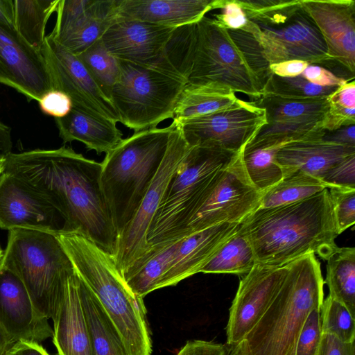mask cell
Listing matches in <instances>:
<instances>
[{"instance_id": "cell-1", "label": "cell", "mask_w": 355, "mask_h": 355, "mask_svg": "<svg viewBox=\"0 0 355 355\" xmlns=\"http://www.w3.org/2000/svg\"><path fill=\"white\" fill-rule=\"evenodd\" d=\"M4 172L21 180L54 208L63 223L60 232L83 234L114 256L118 234L101 187V163L63 146L10 153Z\"/></svg>"}, {"instance_id": "cell-2", "label": "cell", "mask_w": 355, "mask_h": 355, "mask_svg": "<svg viewBox=\"0 0 355 355\" xmlns=\"http://www.w3.org/2000/svg\"><path fill=\"white\" fill-rule=\"evenodd\" d=\"M240 227L257 263L282 266L311 253L327 260L338 248L328 189L291 204L257 208Z\"/></svg>"}, {"instance_id": "cell-3", "label": "cell", "mask_w": 355, "mask_h": 355, "mask_svg": "<svg viewBox=\"0 0 355 355\" xmlns=\"http://www.w3.org/2000/svg\"><path fill=\"white\" fill-rule=\"evenodd\" d=\"M270 64L250 32L226 29L206 16L193 24L188 84L216 83L257 99L272 74Z\"/></svg>"}, {"instance_id": "cell-4", "label": "cell", "mask_w": 355, "mask_h": 355, "mask_svg": "<svg viewBox=\"0 0 355 355\" xmlns=\"http://www.w3.org/2000/svg\"><path fill=\"white\" fill-rule=\"evenodd\" d=\"M288 272L275 300L238 343L226 345L227 355H295L309 313L320 309L324 279L315 254L286 264Z\"/></svg>"}, {"instance_id": "cell-5", "label": "cell", "mask_w": 355, "mask_h": 355, "mask_svg": "<svg viewBox=\"0 0 355 355\" xmlns=\"http://www.w3.org/2000/svg\"><path fill=\"white\" fill-rule=\"evenodd\" d=\"M55 235L76 271L115 325L128 355H151L152 343L143 298L128 286L113 256L83 234L58 232Z\"/></svg>"}, {"instance_id": "cell-6", "label": "cell", "mask_w": 355, "mask_h": 355, "mask_svg": "<svg viewBox=\"0 0 355 355\" xmlns=\"http://www.w3.org/2000/svg\"><path fill=\"white\" fill-rule=\"evenodd\" d=\"M174 128L135 132L105 154L101 187L118 237L137 211L166 153Z\"/></svg>"}, {"instance_id": "cell-7", "label": "cell", "mask_w": 355, "mask_h": 355, "mask_svg": "<svg viewBox=\"0 0 355 355\" xmlns=\"http://www.w3.org/2000/svg\"><path fill=\"white\" fill-rule=\"evenodd\" d=\"M270 64L300 60L334 72L324 40L301 0H237Z\"/></svg>"}, {"instance_id": "cell-8", "label": "cell", "mask_w": 355, "mask_h": 355, "mask_svg": "<svg viewBox=\"0 0 355 355\" xmlns=\"http://www.w3.org/2000/svg\"><path fill=\"white\" fill-rule=\"evenodd\" d=\"M237 153L216 147L191 146L168 184L150 223L147 252L178 241L217 173Z\"/></svg>"}, {"instance_id": "cell-9", "label": "cell", "mask_w": 355, "mask_h": 355, "mask_svg": "<svg viewBox=\"0 0 355 355\" xmlns=\"http://www.w3.org/2000/svg\"><path fill=\"white\" fill-rule=\"evenodd\" d=\"M1 265L24 284L40 313L52 318L74 267L55 234L31 229L8 231Z\"/></svg>"}, {"instance_id": "cell-10", "label": "cell", "mask_w": 355, "mask_h": 355, "mask_svg": "<svg viewBox=\"0 0 355 355\" xmlns=\"http://www.w3.org/2000/svg\"><path fill=\"white\" fill-rule=\"evenodd\" d=\"M118 61L119 74L110 98L119 122L139 132L173 119L177 102L187 83L185 78L166 69Z\"/></svg>"}, {"instance_id": "cell-11", "label": "cell", "mask_w": 355, "mask_h": 355, "mask_svg": "<svg viewBox=\"0 0 355 355\" xmlns=\"http://www.w3.org/2000/svg\"><path fill=\"white\" fill-rule=\"evenodd\" d=\"M261 195L248 181L239 152L217 173L179 239L222 223L241 222L259 208Z\"/></svg>"}, {"instance_id": "cell-12", "label": "cell", "mask_w": 355, "mask_h": 355, "mask_svg": "<svg viewBox=\"0 0 355 355\" xmlns=\"http://www.w3.org/2000/svg\"><path fill=\"white\" fill-rule=\"evenodd\" d=\"M327 98L292 99L263 94L254 99L252 102L265 110L266 123L245 147H268L322 137Z\"/></svg>"}, {"instance_id": "cell-13", "label": "cell", "mask_w": 355, "mask_h": 355, "mask_svg": "<svg viewBox=\"0 0 355 355\" xmlns=\"http://www.w3.org/2000/svg\"><path fill=\"white\" fill-rule=\"evenodd\" d=\"M173 124L162 163L134 217L118 237L113 258L121 275L147 252V234L150 223L168 184L191 148L179 128Z\"/></svg>"}, {"instance_id": "cell-14", "label": "cell", "mask_w": 355, "mask_h": 355, "mask_svg": "<svg viewBox=\"0 0 355 355\" xmlns=\"http://www.w3.org/2000/svg\"><path fill=\"white\" fill-rule=\"evenodd\" d=\"M190 146L216 147L239 153L266 123L265 110L240 100L227 109L180 121H172Z\"/></svg>"}, {"instance_id": "cell-15", "label": "cell", "mask_w": 355, "mask_h": 355, "mask_svg": "<svg viewBox=\"0 0 355 355\" xmlns=\"http://www.w3.org/2000/svg\"><path fill=\"white\" fill-rule=\"evenodd\" d=\"M41 53L53 89L66 94L73 107L98 118L119 122L111 100L103 92L78 56L46 35Z\"/></svg>"}, {"instance_id": "cell-16", "label": "cell", "mask_w": 355, "mask_h": 355, "mask_svg": "<svg viewBox=\"0 0 355 355\" xmlns=\"http://www.w3.org/2000/svg\"><path fill=\"white\" fill-rule=\"evenodd\" d=\"M178 28L117 17L101 41L117 60L179 72L169 58Z\"/></svg>"}, {"instance_id": "cell-17", "label": "cell", "mask_w": 355, "mask_h": 355, "mask_svg": "<svg viewBox=\"0 0 355 355\" xmlns=\"http://www.w3.org/2000/svg\"><path fill=\"white\" fill-rule=\"evenodd\" d=\"M286 264L257 263L241 279L230 309L226 345L239 343L275 300L286 279Z\"/></svg>"}, {"instance_id": "cell-18", "label": "cell", "mask_w": 355, "mask_h": 355, "mask_svg": "<svg viewBox=\"0 0 355 355\" xmlns=\"http://www.w3.org/2000/svg\"><path fill=\"white\" fill-rule=\"evenodd\" d=\"M326 44L334 73L346 81L355 78V1L301 0Z\"/></svg>"}, {"instance_id": "cell-19", "label": "cell", "mask_w": 355, "mask_h": 355, "mask_svg": "<svg viewBox=\"0 0 355 355\" xmlns=\"http://www.w3.org/2000/svg\"><path fill=\"white\" fill-rule=\"evenodd\" d=\"M119 0H59L55 25L49 34L78 55L101 39L117 18Z\"/></svg>"}, {"instance_id": "cell-20", "label": "cell", "mask_w": 355, "mask_h": 355, "mask_svg": "<svg viewBox=\"0 0 355 355\" xmlns=\"http://www.w3.org/2000/svg\"><path fill=\"white\" fill-rule=\"evenodd\" d=\"M0 83L37 102L44 94L53 89L41 51L28 44L15 30L1 25Z\"/></svg>"}, {"instance_id": "cell-21", "label": "cell", "mask_w": 355, "mask_h": 355, "mask_svg": "<svg viewBox=\"0 0 355 355\" xmlns=\"http://www.w3.org/2000/svg\"><path fill=\"white\" fill-rule=\"evenodd\" d=\"M62 220L54 208L17 177L0 175V228L37 230L57 234Z\"/></svg>"}, {"instance_id": "cell-22", "label": "cell", "mask_w": 355, "mask_h": 355, "mask_svg": "<svg viewBox=\"0 0 355 355\" xmlns=\"http://www.w3.org/2000/svg\"><path fill=\"white\" fill-rule=\"evenodd\" d=\"M0 322L13 343H41L53 336L48 318L38 312L19 276L0 265Z\"/></svg>"}, {"instance_id": "cell-23", "label": "cell", "mask_w": 355, "mask_h": 355, "mask_svg": "<svg viewBox=\"0 0 355 355\" xmlns=\"http://www.w3.org/2000/svg\"><path fill=\"white\" fill-rule=\"evenodd\" d=\"M75 268L67 277L53 318V343L58 355H92Z\"/></svg>"}, {"instance_id": "cell-24", "label": "cell", "mask_w": 355, "mask_h": 355, "mask_svg": "<svg viewBox=\"0 0 355 355\" xmlns=\"http://www.w3.org/2000/svg\"><path fill=\"white\" fill-rule=\"evenodd\" d=\"M240 223H222L179 239L161 288L176 285L200 272L216 250L236 231Z\"/></svg>"}, {"instance_id": "cell-25", "label": "cell", "mask_w": 355, "mask_h": 355, "mask_svg": "<svg viewBox=\"0 0 355 355\" xmlns=\"http://www.w3.org/2000/svg\"><path fill=\"white\" fill-rule=\"evenodd\" d=\"M355 154V147L342 146L314 137L288 142L275 155L284 176L302 172L322 181L334 165Z\"/></svg>"}, {"instance_id": "cell-26", "label": "cell", "mask_w": 355, "mask_h": 355, "mask_svg": "<svg viewBox=\"0 0 355 355\" xmlns=\"http://www.w3.org/2000/svg\"><path fill=\"white\" fill-rule=\"evenodd\" d=\"M214 0H119L117 17L166 27L195 24L214 10Z\"/></svg>"}, {"instance_id": "cell-27", "label": "cell", "mask_w": 355, "mask_h": 355, "mask_svg": "<svg viewBox=\"0 0 355 355\" xmlns=\"http://www.w3.org/2000/svg\"><path fill=\"white\" fill-rule=\"evenodd\" d=\"M55 122L64 143L78 141L98 154L107 153L123 139L116 122L95 117L74 107L67 116L55 119Z\"/></svg>"}, {"instance_id": "cell-28", "label": "cell", "mask_w": 355, "mask_h": 355, "mask_svg": "<svg viewBox=\"0 0 355 355\" xmlns=\"http://www.w3.org/2000/svg\"><path fill=\"white\" fill-rule=\"evenodd\" d=\"M80 295L92 355H128L115 325L81 278Z\"/></svg>"}, {"instance_id": "cell-29", "label": "cell", "mask_w": 355, "mask_h": 355, "mask_svg": "<svg viewBox=\"0 0 355 355\" xmlns=\"http://www.w3.org/2000/svg\"><path fill=\"white\" fill-rule=\"evenodd\" d=\"M240 99L229 87L216 83L188 84L177 102L173 121L212 114L236 104Z\"/></svg>"}, {"instance_id": "cell-30", "label": "cell", "mask_w": 355, "mask_h": 355, "mask_svg": "<svg viewBox=\"0 0 355 355\" xmlns=\"http://www.w3.org/2000/svg\"><path fill=\"white\" fill-rule=\"evenodd\" d=\"M178 241L150 250L122 274L126 284L136 295L143 298L149 293L161 288L162 280L171 266Z\"/></svg>"}, {"instance_id": "cell-31", "label": "cell", "mask_w": 355, "mask_h": 355, "mask_svg": "<svg viewBox=\"0 0 355 355\" xmlns=\"http://www.w3.org/2000/svg\"><path fill=\"white\" fill-rule=\"evenodd\" d=\"M59 0H13L15 29L31 46L41 51L46 27Z\"/></svg>"}, {"instance_id": "cell-32", "label": "cell", "mask_w": 355, "mask_h": 355, "mask_svg": "<svg viewBox=\"0 0 355 355\" xmlns=\"http://www.w3.org/2000/svg\"><path fill=\"white\" fill-rule=\"evenodd\" d=\"M329 296L343 304L355 316V248H338L327 259Z\"/></svg>"}, {"instance_id": "cell-33", "label": "cell", "mask_w": 355, "mask_h": 355, "mask_svg": "<svg viewBox=\"0 0 355 355\" xmlns=\"http://www.w3.org/2000/svg\"><path fill=\"white\" fill-rule=\"evenodd\" d=\"M257 264L252 245L240 225L200 269L204 273L245 275Z\"/></svg>"}, {"instance_id": "cell-34", "label": "cell", "mask_w": 355, "mask_h": 355, "mask_svg": "<svg viewBox=\"0 0 355 355\" xmlns=\"http://www.w3.org/2000/svg\"><path fill=\"white\" fill-rule=\"evenodd\" d=\"M328 189L318 178L302 172L285 175L261 194L259 208H270L291 204Z\"/></svg>"}, {"instance_id": "cell-35", "label": "cell", "mask_w": 355, "mask_h": 355, "mask_svg": "<svg viewBox=\"0 0 355 355\" xmlns=\"http://www.w3.org/2000/svg\"><path fill=\"white\" fill-rule=\"evenodd\" d=\"M282 145L245 148L239 151L241 161L250 183L261 193L284 177L275 162V155Z\"/></svg>"}, {"instance_id": "cell-36", "label": "cell", "mask_w": 355, "mask_h": 355, "mask_svg": "<svg viewBox=\"0 0 355 355\" xmlns=\"http://www.w3.org/2000/svg\"><path fill=\"white\" fill-rule=\"evenodd\" d=\"M92 78L110 99V93L119 74L118 60L110 54L101 39L77 55Z\"/></svg>"}, {"instance_id": "cell-37", "label": "cell", "mask_w": 355, "mask_h": 355, "mask_svg": "<svg viewBox=\"0 0 355 355\" xmlns=\"http://www.w3.org/2000/svg\"><path fill=\"white\" fill-rule=\"evenodd\" d=\"M338 87H323L313 84L301 75L284 78L272 73L264 86L263 94L292 99L326 98Z\"/></svg>"}, {"instance_id": "cell-38", "label": "cell", "mask_w": 355, "mask_h": 355, "mask_svg": "<svg viewBox=\"0 0 355 355\" xmlns=\"http://www.w3.org/2000/svg\"><path fill=\"white\" fill-rule=\"evenodd\" d=\"M322 334L335 336L345 343H354L355 320L347 309L328 296L320 307Z\"/></svg>"}, {"instance_id": "cell-39", "label": "cell", "mask_w": 355, "mask_h": 355, "mask_svg": "<svg viewBox=\"0 0 355 355\" xmlns=\"http://www.w3.org/2000/svg\"><path fill=\"white\" fill-rule=\"evenodd\" d=\"M328 191L339 235L355 223V189L332 187Z\"/></svg>"}, {"instance_id": "cell-40", "label": "cell", "mask_w": 355, "mask_h": 355, "mask_svg": "<svg viewBox=\"0 0 355 355\" xmlns=\"http://www.w3.org/2000/svg\"><path fill=\"white\" fill-rule=\"evenodd\" d=\"M322 336L320 309H313L300 331L295 355H317Z\"/></svg>"}, {"instance_id": "cell-41", "label": "cell", "mask_w": 355, "mask_h": 355, "mask_svg": "<svg viewBox=\"0 0 355 355\" xmlns=\"http://www.w3.org/2000/svg\"><path fill=\"white\" fill-rule=\"evenodd\" d=\"M213 9H219L214 19L228 30L247 31L248 19L237 0H214Z\"/></svg>"}, {"instance_id": "cell-42", "label": "cell", "mask_w": 355, "mask_h": 355, "mask_svg": "<svg viewBox=\"0 0 355 355\" xmlns=\"http://www.w3.org/2000/svg\"><path fill=\"white\" fill-rule=\"evenodd\" d=\"M322 182L328 189L332 187L355 189V154L330 168Z\"/></svg>"}, {"instance_id": "cell-43", "label": "cell", "mask_w": 355, "mask_h": 355, "mask_svg": "<svg viewBox=\"0 0 355 355\" xmlns=\"http://www.w3.org/2000/svg\"><path fill=\"white\" fill-rule=\"evenodd\" d=\"M38 103L42 112L55 119L67 116L73 107L70 98L57 89L47 92L38 101Z\"/></svg>"}, {"instance_id": "cell-44", "label": "cell", "mask_w": 355, "mask_h": 355, "mask_svg": "<svg viewBox=\"0 0 355 355\" xmlns=\"http://www.w3.org/2000/svg\"><path fill=\"white\" fill-rule=\"evenodd\" d=\"M350 125H355V108L342 107L329 103L322 129L325 131H332Z\"/></svg>"}, {"instance_id": "cell-45", "label": "cell", "mask_w": 355, "mask_h": 355, "mask_svg": "<svg viewBox=\"0 0 355 355\" xmlns=\"http://www.w3.org/2000/svg\"><path fill=\"white\" fill-rule=\"evenodd\" d=\"M301 76L307 81L323 87H340L347 82L316 64H309Z\"/></svg>"}, {"instance_id": "cell-46", "label": "cell", "mask_w": 355, "mask_h": 355, "mask_svg": "<svg viewBox=\"0 0 355 355\" xmlns=\"http://www.w3.org/2000/svg\"><path fill=\"white\" fill-rule=\"evenodd\" d=\"M177 355H227V353L224 345L193 340L188 341Z\"/></svg>"}, {"instance_id": "cell-47", "label": "cell", "mask_w": 355, "mask_h": 355, "mask_svg": "<svg viewBox=\"0 0 355 355\" xmlns=\"http://www.w3.org/2000/svg\"><path fill=\"white\" fill-rule=\"evenodd\" d=\"M317 355H355L354 343H345L334 335L322 334Z\"/></svg>"}, {"instance_id": "cell-48", "label": "cell", "mask_w": 355, "mask_h": 355, "mask_svg": "<svg viewBox=\"0 0 355 355\" xmlns=\"http://www.w3.org/2000/svg\"><path fill=\"white\" fill-rule=\"evenodd\" d=\"M330 104L342 107L355 108V82L349 81L338 87L327 98Z\"/></svg>"}, {"instance_id": "cell-49", "label": "cell", "mask_w": 355, "mask_h": 355, "mask_svg": "<svg viewBox=\"0 0 355 355\" xmlns=\"http://www.w3.org/2000/svg\"><path fill=\"white\" fill-rule=\"evenodd\" d=\"M309 64L300 60H290L270 64L272 73L280 77L291 78L300 76Z\"/></svg>"}, {"instance_id": "cell-50", "label": "cell", "mask_w": 355, "mask_h": 355, "mask_svg": "<svg viewBox=\"0 0 355 355\" xmlns=\"http://www.w3.org/2000/svg\"><path fill=\"white\" fill-rule=\"evenodd\" d=\"M321 139L325 141L355 147V125L341 127L332 131H324Z\"/></svg>"}, {"instance_id": "cell-51", "label": "cell", "mask_w": 355, "mask_h": 355, "mask_svg": "<svg viewBox=\"0 0 355 355\" xmlns=\"http://www.w3.org/2000/svg\"><path fill=\"white\" fill-rule=\"evenodd\" d=\"M3 355H50L39 343L33 341H17Z\"/></svg>"}, {"instance_id": "cell-52", "label": "cell", "mask_w": 355, "mask_h": 355, "mask_svg": "<svg viewBox=\"0 0 355 355\" xmlns=\"http://www.w3.org/2000/svg\"><path fill=\"white\" fill-rule=\"evenodd\" d=\"M0 25L15 30L13 0H0Z\"/></svg>"}, {"instance_id": "cell-53", "label": "cell", "mask_w": 355, "mask_h": 355, "mask_svg": "<svg viewBox=\"0 0 355 355\" xmlns=\"http://www.w3.org/2000/svg\"><path fill=\"white\" fill-rule=\"evenodd\" d=\"M11 128L0 121V155H8L12 149Z\"/></svg>"}, {"instance_id": "cell-54", "label": "cell", "mask_w": 355, "mask_h": 355, "mask_svg": "<svg viewBox=\"0 0 355 355\" xmlns=\"http://www.w3.org/2000/svg\"><path fill=\"white\" fill-rule=\"evenodd\" d=\"M12 344V340L0 322V355H3Z\"/></svg>"}, {"instance_id": "cell-55", "label": "cell", "mask_w": 355, "mask_h": 355, "mask_svg": "<svg viewBox=\"0 0 355 355\" xmlns=\"http://www.w3.org/2000/svg\"><path fill=\"white\" fill-rule=\"evenodd\" d=\"M7 161V155H0V175L4 172Z\"/></svg>"}, {"instance_id": "cell-56", "label": "cell", "mask_w": 355, "mask_h": 355, "mask_svg": "<svg viewBox=\"0 0 355 355\" xmlns=\"http://www.w3.org/2000/svg\"><path fill=\"white\" fill-rule=\"evenodd\" d=\"M3 254H4V251L2 250L1 245H0V265H1V261L3 259Z\"/></svg>"}]
</instances>
